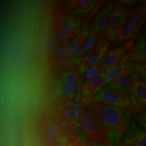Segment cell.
Returning <instances> with one entry per match:
<instances>
[{
  "mask_svg": "<svg viewBox=\"0 0 146 146\" xmlns=\"http://www.w3.org/2000/svg\"><path fill=\"white\" fill-rule=\"evenodd\" d=\"M78 128L80 134L77 140L80 146H87V142L93 146L110 145L96 104L85 106Z\"/></svg>",
  "mask_w": 146,
  "mask_h": 146,
  "instance_id": "obj_1",
  "label": "cell"
},
{
  "mask_svg": "<svg viewBox=\"0 0 146 146\" xmlns=\"http://www.w3.org/2000/svg\"><path fill=\"white\" fill-rule=\"evenodd\" d=\"M95 104L110 145H115L121 139L129 125L131 114L114 107Z\"/></svg>",
  "mask_w": 146,
  "mask_h": 146,
  "instance_id": "obj_2",
  "label": "cell"
},
{
  "mask_svg": "<svg viewBox=\"0 0 146 146\" xmlns=\"http://www.w3.org/2000/svg\"><path fill=\"white\" fill-rule=\"evenodd\" d=\"M146 2L132 8L117 31L113 43L135 41L146 21Z\"/></svg>",
  "mask_w": 146,
  "mask_h": 146,
  "instance_id": "obj_3",
  "label": "cell"
},
{
  "mask_svg": "<svg viewBox=\"0 0 146 146\" xmlns=\"http://www.w3.org/2000/svg\"><path fill=\"white\" fill-rule=\"evenodd\" d=\"M92 99L96 104L114 107L129 113L137 111L128 95L122 93L108 86L101 89L94 95Z\"/></svg>",
  "mask_w": 146,
  "mask_h": 146,
  "instance_id": "obj_4",
  "label": "cell"
},
{
  "mask_svg": "<svg viewBox=\"0 0 146 146\" xmlns=\"http://www.w3.org/2000/svg\"><path fill=\"white\" fill-rule=\"evenodd\" d=\"M81 21L73 16L61 15L56 27V34L61 44H68L76 36L82 26Z\"/></svg>",
  "mask_w": 146,
  "mask_h": 146,
  "instance_id": "obj_5",
  "label": "cell"
},
{
  "mask_svg": "<svg viewBox=\"0 0 146 146\" xmlns=\"http://www.w3.org/2000/svg\"><path fill=\"white\" fill-rule=\"evenodd\" d=\"M85 108L84 101L80 95H77L73 99L66 102L61 107V117L67 121L76 132L79 121L84 113Z\"/></svg>",
  "mask_w": 146,
  "mask_h": 146,
  "instance_id": "obj_6",
  "label": "cell"
},
{
  "mask_svg": "<svg viewBox=\"0 0 146 146\" xmlns=\"http://www.w3.org/2000/svg\"><path fill=\"white\" fill-rule=\"evenodd\" d=\"M139 77V74L136 64L134 62H132L128 65L117 78L108 86L130 97L131 88Z\"/></svg>",
  "mask_w": 146,
  "mask_h": 146,
  "instance_id": "obj_7",
  "label": "cell"
},
{
  "mask_svg": "<svg viewBox=\"0 0 146 146\" xmlns=\"http://www.w3.org/2000/svg\"><path fill=\"white\" fill-rule=\"evenodd\" d=\"M110 46V41L106 38H103L90 52L87 53L78 64L77 72L78 76L88 68L98 64L109 49Z\"/></svg>",
  "mask_w": 146,
  "mask_h": 146,
  "instance_id": "obj_8",
  "label": "cell"
},
{
  "mask_svg": "<svg viewBox=\"0 0 146 146\" xmlns=\"http://www.w3.org/2000/svg\"><path fill=\"white\" fill-rule=\"evenodd\" d=\"M92 24L89 22L82 24L78 35L68 44L70 61L78 65L84 58L83 48L84 41L88 35Z\"/></svg>",
  "mask_w": 146,
  "mask_h": 146,
  "instance_id": "obj_9",
  "label": "cell"
},
{
  "mask_svg": "<svg viewBox=\"0 0 146 146\" xmlns=\"http://www.w3.org/2000/svg\"><path fill=\"white\" fill-rule=\"evenodd\" d=\"M129 11L128 6L122 3H116L114 13L104 36V38L108 40L110 44L114 42L117 31Z\"/></svg>",
  "mask_w": 146,
  "mask_h": 146,
  "instance_id": "obj_10",
  "label": "cell"
},
{
  "mask_svg": "<svg viewBox=\"0 0 146 146\" xmlns=\"http://www.w3.org/2000/svg\"><path fill=\"white\" fill-rule=\"evenodd\" d=\"M134 45V41H130L121 43L113 49H108L101 61L104 69L119 61L127 53L131 51Z\"/></svg>",
  "mask_w": 146,
  "mask_h": 146,
  "instance_id": "obj_11",
  "label": "cell"
},
{
  "mask_svg": "<svg viewBox=\"0 0 146 146\" xmlns=\"http://www.w3.org/2000/svg\"><path fill=\"white\" fill-rule=\"evenodd\" d=\"M132 62H134V56L133 51L131 50L121 58L119 61L106 68L104 70V87L109 85L115 78H117L128 65Z\"/></svg>",
  "mask_w": 146,
  "mask_h": 146,
  "instance_id": "obj_12",
  "label": "cell"
},
{
  "mask_svg": "<svg viewBox=\"0 0 146 146\" xmlns=\"http://www.w3.org/2000/svg\"><path fill=\"white\" fill-rule=\"evenodd\" d=\"M116 3H110L106 5L97 15L91 27L100 36L104 38L110 20L115 10Z\"/></svg>",
  "mask_w": 146,
  "mask_h": 146,
  "instance_id": "obj_13",
  "label": "cell"
},
{
  "mask_svg": "<svg viewBox=\"0 0 146 146\" xmlns=\"http://www.w3.org/2000/svg\"><path fill=\"white\" fill-rule=\"evenodd\" d=\"M130 97L138 111L146 106V86L145 81L139 77L130 90Z\"/></svg>",
  "mask_w": 146,
  "mask_h": 146,
  "instance_id": "obj_14",
  "label": "cell"
},
{
  "mask_svg": "<svg viewBox=\"0 0 146 146\" xmlns=\"http://www.w3.org/2000/svg\"><path fill=\"white\" fill-rule=\"evenodd\" d=\"M105 73L103 72L89 81L80 89L81 96L86 99H93V96L104 87Z\"/></svg>",
  "mask_w": 146,
  "mask_h": 146,
  "instance_id": "obj_15",
  "label": "cell"
},
{
  "mask_svg": "<svg viewBox=\"0 0 146 146\" xmlns=\"http://www.w3.org/2000/svg\"><path fill=\"white\" fill-rule=\"evenodd\" d=\"M123 143L131 146H146V132L133 125L126 133Z\"/></svg>",
  "mask_w": 146,
  "mask_h": 146,
  "instance_id": "obj_16",
  "label": "cell"
},
{
  "mask_svg": "<svg viewBox=\"0 0 146 146\" xmlns=\"http://www.w3.org/2000/svg\"><path fill=\"white\" fill-rule=\"evenodd\" d=\"M53 87L58 96L66 102L73 99L77 95L76 90L65 83L62 79L55 80L53 82Z\"/></svg>",
  "mask_w": 146,
  "mask_h": 146,
  "instance_id": "obj_17",
  "label": "cell"
},
{
  "mask_svg": "<svg viewBox=\"0 0 146 146\" xmlns=\"http://www.w3.org/2000/svg\"><path fill=\"white\" fill-rule=\"evenodd\" d=\"M70 9L76 15H83L93 10L98 1L92 0H74L68 1Z\"/></svg>",
  "mask_w": 146,
  "mask_h": 146,
  "instance_id": "obj_18",
  "label": "cell"
},
{
  "mask_svg": "<svg viewBox=\"0 0 146 146\" xmlns=\"http://www.w3.org/2000/svg\"><path fill=\"white\" fill-rule=\"evenodd\" d=\"M105 70L101 61L96 65L87 69L84 73L78 76L80 89L93 78Z\"/></svg>",
  "mask_w": 146,
  "mask_h": 146,
  "instance_id": "obj_19",
  "label": "cell"
},
{
  "mask_svg": "<svg viewBox=\"0 0 146 146\" xmlns=\"http://www.w3.org/2000/svg\"><path fill=\"white\" fill-rule=\"evenodd\" d=\"M134 56V62L136 63H146V42L143 37L139 38L137 41L134 43L132 50Z\"/></svg>",
  "mask_w": 146,
  "mask_h": 146,
  "instance_id": "obj_20",
  "label": "cell"
},
{
  "mask_svg": "<svg viewBox=\"0 0 146 146\" xmlns=\"http://www.w3.org/2000/svg\"><path fill=\"white\" fill-rule=\"evenodd\" d=\"M103 38H104L100 36L92 28V27H90L88 35L84 43L83 48L84 58L87 53L90 52Z\"/></svg>",
  "mask_w": 146,
  "mask_h": 146,
  "instance_id": "obj_21",
  "label": "cell"
},
{
  "mask_svg": "<svg viewBox=\"0 0 146 146\" xmlns=\"http://www.w3.org/2000/svg\"><path fill=\"white\" fill-rule=\"evenodd\" d=\"M56 58L61 66H66L71 61L68 44L60 43L56 51Z\"/></svg>",
  "mask_w": 146,
  "mask_h": 146,
  "instance_id": "obj_22",
  "label": "cell"
},
{
  "mask_svg": "<svg viewBox=\"0 0 146 146\" xmlns=\"http://www.w3.org/2000/svg\"><path fill=\"white\" fill-rule=\"evenodd\" d=\"M44 130L47 137L54 142L64 137L61 131H60L57 124H55L52 121H48L46 123Z\"/></svg>",
  "mask_w": 146,
  "mask_h": 146,
  "instance_id": "obj_23",
  "label": "cell"
},
{
  "mask_svg": "<svg viewBox=\"0 0 146 146\" xmlns=\"http://www.w3.org/2000/svg\"><path fill=\"white\" fill-rule=\"evenodd\" d=\"M61 78L65 83L68 84L75 90H79L80 92L78 73L71 70H66L61 74Z\"/></svg>",
  "mask_w": 146,
  "mask_h": 146,
  "instance_id": "obj_24",
  "label": "cell"
},
{
  "mask_svg": "<svg viewBox=\"0 0 146 146\" xmlns=\"http://www.w3.org/2000/svg\"><path fill=\"white\" fill-rule=\"evenodd\" d=\"M53 146H73L69 141L64 137L58 141L54 142Z\"/></svg>",
  "mask_w": 146,
  "mask_h": 146,
  "instance_id": "obj_25",
  "label": "cell"
},
{
  "mask_svg": "<svg viewBox=\"0 0 146 146\" xmlns=\"http://www.w3.org/2000/svg\"><path fill=\"white\" fill-rule=\"evenodd\" d=\"M129 146V145H125V144H122V145H120V146Z\"/></svg>",
  "mask_w": 146,
  "mask_h": 146,
  "instance_id": "obj_26",
  "label": "cell"
}]
</instances>
